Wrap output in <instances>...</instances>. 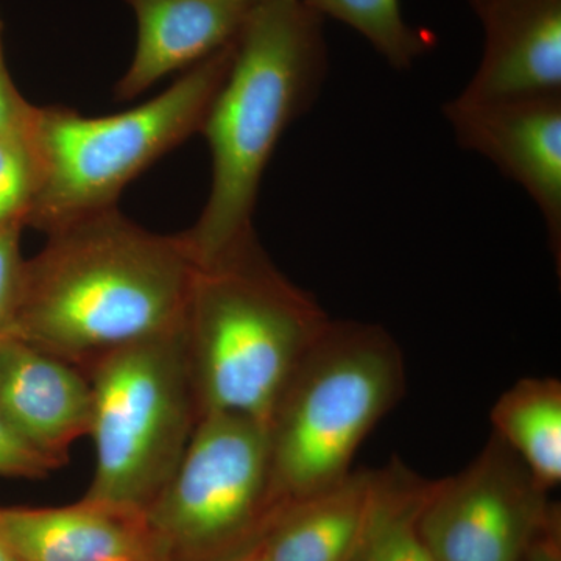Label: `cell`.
I'll list each match as a JSON object with an SVG mask.
<instances>
[{"mask_svg": "<svg viewBox=\"0 0 561 561\" xmlns=\"http://www.w3.org/2000/svg\"><path fill=\"white\" fill-rule=\"evenodd\" d=\"M324 18L300 0L251 7L230 72L202 125L213 181L194 227L181 232L198 265L253 234L262 176L287 128L319 99L328 72Z\"/></svg>", "mask_w": 561, "mask_h": 561, "instance_id": "7a4b0ae2", "label": "cell"}, {"mask_svg": "<svg viewBox=\"0 0 561 561\" xmlns=\"http://www.w3.org/2000/svg\"><path fill=\"white\" fill-rule=\"evenodd\" d=\"M405 393L397 341L379 324L330 321L267 423L273 489L290 505L341 482L362 443Z\"/></svg>", "mask_w": 561, "mask_h": 561, "instance_id": "5b68a950", "label": "cell"}, {"mask_svg": "<svg viewBox=\"0 0 561 561\" xmlns=\"http://www.w3.org/2000/svg\"><path fill=\"white\" fill-rule=\"evenodd\" d=\"M65 461L41 453L0 416V476L43 479L62 467Z\"/></svg>", "mask_w": 561, "mask_h": 561, "instance_id": "d6986e66", "label": "cell"}, {"mask_svg": "<svg viewBox=\"0 0 561 561\" xmlns=\"http://www.w3.org/2000/svg\"><path fill=\"white\" fill-rule=\"evenodd\" d=\"M0 538L18 561H161L144 513L90 500L0 507Z\"/></svg>", "mask_w": 561, "mask_h": 561, "instance_id": "7c38bea8", "label": "cell"}, {"mask_svg": "<svg viewBox=\"0 0 561 561\" xmlns=\"http://www.w3.org/2000/svg\"><path fill=\"white\" fill-rule=\"evenodd\" d=\"M493 434L529 468L542 489L561 481V382L524 378L491 409Z\"/></svg>", "mask_w": 561, "mask_h": 561, "instance_id": "9a60e30c", "label": "cell"}, {"mask_svg": "<svg viewBox=\"0 0 561 561\" xmlns=\"http://www.w3.org/2000/svg\"><path fill=\"white\" fill-rule=\"evenodd\" d=\"M231 561H265L262 559V556L260 551H257V548L251 549V551L243 553V556L238 557V559L231 560Z\"/></svg>", "mask_w": 561, "mask_h": 561, "instance_id": "603a6c76", "label": "cell"}, {"mask_svg": "<svg viewBox=\"0 0 561 561\" xmlns=\"http://www.w3.org/2000/svg\"><path fill=\"white\" fill-rule=\"evenodd\" d=\"M83 371L95 446L94 478L83 497L146 513L201 420L181 331L113 351Z\"/></svg>", "mask_w": 561, "mask_h": 561, "instance_id": "8992f818", "label": "cell"}, {"mask_svg": "<svg viewBox=\"0 0 561 561\" xmlns=\"http://www.w3.org/2000/svg\"><path fill=\"white\" fill-rule=\"evenodd\" d=\"M284 508L273 489L267 426L216 412L198 420L144 515L161 561H231L256 548Z\"/></svg>", "mask_w": 561, "mask_h": 561, "instance_id": "52a82bcc", "label": "cell"}, {"mask_svg": "<svg viewBox=\"0 0 561 561\" xmlns=\"http://www.w3.org/2000/svg\"><path fill=\"white\" fill-rule=\"evenodd\" d=\"M496 435L451 478L432 481L420 531L437 561H522L553 502Z\"/></svg>", "mask_w": 561, "mask_h": 561, "instance_id": "ba28073f", "label": "cell"}, {"mask_svg": "<svg viewBox=\"0 0 561 561\" xmlns=\"http://www.w3.org/2000/svg\"><path fill=\"white\" fill-rule=\"evenodd\" d=\"M431 485L401 460L375 471L370 511L354 561H437L420 531Z\"/></svg>", "mask_w": 561, "mask_h": 561, "instance_id": "2e32d148", "label": "cell"}, {"mask_svg": "<svg viewBox=\"0 0 561 561\" xmlns=\"http://www.w3.org/2000/svg\"><path fill=\"white\" fill-rule=\"evenodd\" d=\"M138 24L130 68L117 101H133L173 72H184L236 39L251 9L241 0H125Z\"/></svg>", "mask_w": 561, "mask_h": 561, "instance_id": "4fadbf2b", "label": "cell"}, {"mask_svg": "<svg viewBox=\"0 0 561 561\" xmlns=\"http://www.w3.org/2000/svg\"><path fill=\"white\" fill-rule=\"evenodd\" d=\"M320 16L359 32L391 68L405 70L434 46V35L412 27L401 11V0H300Z\"/></svg>", "mask_w": 561, "mask_h": 561, "instance_id": "e0dca14e", "label": "cell"}, {"mask_svg": "<svg viewBox=\"0 0 561 561\" xmlns=\"http://www.w3.org/2000/svg\"><path fill=\"white\" fill-rule=\"evenodd\" d=\"M22 225L0 228V337L9 334L20 301L24 260L21 256Z\"/></svg>", "mask_w": 561, "mask_h": 561, "instance_id": "ffe728a7", "label": "cell"}, {"mask_svg": "<svg viewBox=\"0 0 561 561\" xmlns=\"http://www.w3.org/2000/svg\"><path fill=\"white\" fill-rule=\"evenodd\" d=\"M461 149L493 162L540 209L549 245L561 261V94L443 105Z\"/></svg>", "mask_w": 561, "mask_h": 561, "instance_id": "9c48e42d", "label": "cell"}, {"mask_svg": "<svg viewBox=\"0 0 561 561\" xmlns=\"http://www.w3.org/2000/svg\"><path fill=\"white\" fill-rule=\"evenodd\" d=\"M234 50L236 39L184 70L157 98L124 113L87 117L66 106H35L27 146L36 192L25 225L49 234L114 208L128 183L201 133Z\"/></svg>", "mask_w": 561, "mask_h": 561, "instance_id": "277c9868", "label": "cell"}, {"mask_svg": "<svg viewBox=\"0 0 561 561\" xmlns=\"http://www.w3.org/2000/svg\"><path fill=\"white\" fill-rule=\"evenodd\" d=\"M243 3H249V5H257V3L271 2V0H241Z\"/></svg>", "mask_w": 561, "mask_h": 561, "instance_id": "d4e9b609", "label": "cell"}, {"mask_svg": "<svg viewBox=\"0 0 561 561\" xmlns=\"http://www.w3.org/2000/svg\"><path fill=\"white\" fill-rule=\"evenodd\" d=\"M354 552H356V551H354ZM348 561H354V553H353V556H351V559Z\"/></svg>", "mask_w": 561, "mask_h": 561, "instance_id": "484cf974", "label": "cell"}, {"mask_svg": "<svg viewBox=\"0 0 561 561\" xmlns=\"http://www.w3.org/2000/svg\"><path fill=\"white\" fill-rule=\"evenodd\" d=\"M522 561H561V513L559 504L552 511L545 526L530 542Z\"/></svg>", "mask_w": 561, "mask_h": 561, "instance_id": "7402d4cb", "label": "cell"}, {"mask_svg": "<svg viewBox=\"0 0 561 561\" xmlns=\"http://www.w3.org/2000/svg\"><path fill=\"white\" fill-rule=\"evenodd\" d=\"M485 44L457 98L468 102L561 94V0H468Z\"/></svg>", "mask_w": 561, "mask_h": 561, "instance_id": "30bf717a", "label": "cell"}, {"mask_svg": "<svg viewBox=\"0 0 561 561\" xmlns=\"http://www.w3.org/2000/svg\"><path fill=\"white\" fill-rule=\"evenodd\" d=\"M24 262L9 334L84 370L113 351L183 330L198 264L183 236L114 208L49 232Z\"/></svg>", "mask_w": 561, "mask_h": 561, "instance_id": "6da1fadb", "label": "cell"}, {"mask_svg": "<svg viewBox=\"0 0 561 561\" xmlns=\"http://www.w3.org/2000/svg\"><path fill=\"white\" fill-rule=\"evenodd\" d=\"M91 411L87 373L13 335L0 337V416L25 442L66 463L70 446L90 434Z\"/></svg>", "mask_w": 561, "mask_h": 561, "instance_id": "8fae6325", "label": "cell"}, {"mask_svg": "<svg viewBox=\"0 0 561 561\" xmlns=\"http://www.w3.org/2000/svg\"><path fill=\"white\" fill-rule=\"evenodd\" d=\"M375 471L341 482L284 508L256 546L265 561H348L370 511Z\"/></svg>", "mask_w": 561, "mask_h": 561, "instance_id": "5bb4252c", "label": "cell"}, {"mask_svg": "<svg viewBox=\"0 0 561 561\" xmlns=\"http://www.w3.org/2000/svg\"><path fill=\"white\" fill-rule=\"evenodd\" d=\"M33 111L31 105L14 87L3 55V22L0 18V136L27 142Z\"/></svg>", "mask_w": 561, "mask_h": 561, "instance_id": "44dd1931", "label": "cell"}, {"mask_svg": "<svg viewBox=\"0 0 561 561\" xmlns=\"http://www.w3.org/2000/svg\"><path fill=\"white\" fill-rule=\"evenodd\" d=\"M0 561H18L16 557L13 556V552L10 551L9 546L5 545L2 538H0Z\"/></svg>", "mask_w": 561, "mask_h": 561, "instance_id": "cb8c5ba5", "label": "cell"}, {"mask_svg": "<svg viewBox=\"0 0 561 561\" xmlns=\"http://www.w3.org/2000/svg\"><path fill=\"white\" fill-rule=\"evenodd\" d=\"M330 321L276 268L256 232L198 265L181 337L201 419L239 413L267 426L291 373Z\"/></svg>", "mask_w": 561, "mask_h": 561, "instance_id": "3957f363", "label": "cell"}, {"mask_svg": "<svg viewBox=\"0 0 561 561\" xmlns=\"http://www.w3.org/2000/svg\"><path fill=\"white\" fill-rule=\"evenodd\" d=\"M35 192V161L27 142L0 136V228L24 227Z\"/></svg>", "mask_w": 561, "mask_h": 561, "instance_id": "ac0fdd59", "label": "cell"}]
</instances>
